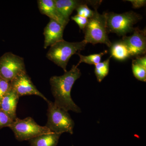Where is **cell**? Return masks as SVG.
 I'll list each match as a JSON object with an SVG mask.
<instances>
[{"mask_svg": "<svg viewBox=\"0 0 146 146\" xmlns=\"http://www.w3.org/2000/svg\"><path fill=\"white\" fill-rule=\"evenodd\" d=\"M78 65H73L70 70L61 76H53L50 79L54 104L67 110L80 113L81 109L73 101L71 91L74 83L80 78L81 73Z\"/></svg>", "mask_w": 146, "mask_h": 146, "instance_id": "obj_1", "label": "cell"}, {"mask_svg": "<svg viewBox=\"0 0 146 146\" xmlns=\"http://www.w3.org/2000/svg\"><path fill=\"white\" fill-rule=\"evenodd\" d=\"M94 16L88 19V22L83 30L84 41L92 44H102L110 47L112 44L108 36L106 24V12L99 13L97 9H94Z\"/></svg>", "mask_w": 146, "mask_h": 146, "instance_id": "obj_2", "label": "cell"}, {"mask_svg": "<svg viewBox=\"0 0 146 146\" xmlns=\"http://www.w3.org/2000/svg\"><path fill=\"white\" fill-rule=\"evenodd\" d=\"M86 44L84 40L70 42L63 40L51 46L47 52L46 57L62 68L64 72H67L66 68L71 56L84 50Z\"/></svg>", "mask_w": 146, "mask_h": 146, "instance_id": "obj_3", "label": "cell"}, {"mask_svg": "<svg viewBox=\"0 0 146 146\" xmlns=\"http://www.w3.org/2000/svg\"><path fill=\"white\" fill-rule=\"evenodd\" d=\"M47 102L48 121L45 126L54 133L73 134L75 124L68 111L58 107L50 101Z\"/></svg>", "mask_w": 146, "mask_h": 146, "instance_id": "obj_4", "label": "cell"}, {"mask_svg": "<svg viewBox=\"0 0 146 146\" xmlns=\"http://www.w3.org/2000/svg\"><path fill=\"white\" fill-rule=\"evenodd\" d=\"M106 24L108 33H113L120 36H125L133 31V25L141 20L142 17L133 11L122 13H106Z\"/></svg>", "mask_w": 146, "mask_h": 146, "instance_id": "obj_5", "label": "cell"}, {"mask_svg": "<svg viewBox=\"0 0 146 146\" xmlns=\"http://www.w3.org/2000/svg\"><path fill=\"white\" fill-rule=\"evenodd\" d=\"M9 127L19 141H29L39 135L52 132L46 127L42 126L36 123L31 117L23 119L17 117Z\"/></svg>", "mask_w": 146, "mask_h": 146, "instance_id": "obj_6", "label": "cell"}, {"mask_svg": "<svg viewBox=\"0 0 146 146\" xmlns=\"http://www.w3.org/2000/svg\"><path fill=\"white\" fill-rule=\"evenodd\" d=\"M26 71L23 58L10 52L5 53L0 57V76L7 81H11Z\"/></svg>", "mask_w": 146, "mask_h": 146, "instance_id": "obj_7", "label": "cell"}, {"mask_svg": "<svg viewBox=\"0 0 146 146\" xmlns=\"http://www.w3.org/2000/svg\"><path fill=\"white\" fill-rule=\"evenodd\" d=\"M11 89L18 97L29 95H36L42 98L47 102L48 100L36 89L27 74L26 71L23 72L15 77L10 81Z\"/></svg>", "mask_w": 146, "mask_h": 146, "instance_id": "obj_8", "label": "cell"}, {"mask_svg": "<svg viewBox=\"0 0 146 146\" xmlns=\"http://www.w3.org/2000/svg\"><path fill=\"white\" fill-rule=\"evenodd\" d=\"M133 32L131 36H123L121 41L127 47L131 56H141L146 53V30L136 28Z\"/></svg>", "mask_w": 146, "mask_h": 146, "instance_id": "obj_9", "label": "cell"}, {"mask_svg": "<svg viewBox=\"0 0 146 146\" xmlns=\"http://www.w3.org/2000/svg\"><path fill=\"white\" fill-rule=\"evenodd\" d=\"M56 6L59 13L67 23L73 11L82 4L92 5L94 9L98 8L102 1H77V0H54Z\"/></svg>", "mask_w": 146, "mask_h": 146, "instance_id": "obj_10", "label": "cell"}, {"mask_svg": "<svg viewBox=\"0 0 146 146\" xmlns=\"http://www.w3.org/2000/svg\"><path fill=\"white\" fill-rule=\"evenodd\" d=\"M65 27L57 21L50 19L49 22L44 29L45 40L44 48H47L48 47H50L64 40L63 34Z\"/></svg>", "mask_w": 146, "mask_h": 146, "instance_id": "obj_11", "label": "cell"}, {"mask_svg": "<svg viewBox=\"0 0 146 146\" xmlns=\"http://www.w3.org/2000/svg\"><path fill=\"white\" fill-rule=\"evenodd\" d=\"M37 1L38 8L42 14L57 21L64 27L68 25V23L58 10L54 0H38Z\"/></svg>", "mask_w": 146, "mask_h": 146, "instance_id": "obj_12", "label": "cell"}, {"mask_svg": "<svg viewBox=\"0 0 146 146\" xmlns=\"http://www.w3.org/2000/svg\"><path fill=\"white\" fill-rule=\"evenodd\" d=\"M19 98L11 88L4 96L0 103V109L13 121L17 118L16 111Z\"/></svg>", "mask_w": 146, "mask_h": 146, "instance_id": "obj_13", "label": "cell"}, {"mask_svg": "<svg viewBox=\"0 0 146 146\" xmlns=\"http://www.w3.org/2000/svg\"><path fill=\"white\" fill-rule=\"evenodd\" d=\"M61 134L51 132L29 140L30 146H56Z\"/></svg>", "mask_w": 146, "mask_h": 146, "instance_id": "obj_14", "label": "cell"}, {"mask_svg": "<svg viewBox=\"0 0 146 146\" xmlns=\"http://www.w3.org/2000/svg\"><path fill=\"white\" fill-rule=\"evenodd\" d=\"M110 48V56L117 60L122 61L131 56L127 47L122 41L112 44Z\"/></svg>", "mask_w": 146, "mask_h": 146, "instance_id": "obj_15", "label": "cell"}, {"mask_svg": "<svg viewBox=\"0 0 146 146\" xmlns=\"http://www.w3.org/2000/svg\"><path fill=\"white\" fill-rule=\"evenodd\" d=\"M111 58L110 56L103 62H100L95 65V74L98 82H101L108 75L109 72L110 61Z\"/></svg>", "mask_w": 146, "mask_h": 146, "instance_id": "obj_16", "label": "cell"}, {"mask_svg": "<svg viewBox=\"0 0 146 146\" xmlns=\"http://www.w3.org/2000/svg\"><path fill=\"white\" fill-rule=\"evenodd\" d=\"M107 51H105L104 52H102L98 54H96L89 55L88 56L82 55L79 52L77 54L80 57V60L78 65H79L82 63H84L89 65H96L101 62V60L103 56L107 53Z\"/></svg>", "mask_w": 146, "mask_h": 146, "instance_id": "obj_17", "label": "cell"}, {"mask_svg": "<svg viewBox=\"0 0 146 146\" xmlns=\"http://www.w3.org/2000/svg\"><path fill=\"white\" fill-rule=\"evenodd\" d=\"M132 70L133 76L138 80L146 82V68L141 65L132 63Z\"/></svg>", "mask_w": 146, "mask_h": 146, "instance_id": "obj_18", "label": "cell"}, {"mask_svg": "<svg viewBox=\"0 0 146 146\" xmlns=\"http://www.w3.org/2000/svg\"><path fill=\"white\" fill-rule=\"evenodd\" d=\"M76 10L77 12V15L87 19L91 18L94 15V11L90 9L86 4L80 5Z\"/></svg>", "mask_w": 146, "mask_h": 146, "instance_id": "obj_19", "label": "cell"}, {"mask_svg": "<svg viewBox=\"0 0 146 146\" xmlns=\"http://www.w3.org/2000/svg\"><path fill=\"white\" fill-rule=\"evenodd\" d=\"M11 89L10 82L7 81L0 76V103L4 96Z\"/></svg>", "mask_w": 146, "mask_h": 146, "instance_id": "obj_20", "label": "cell"}, {"mask_svg": "<svg viewBox=\"0 0 146 146\" xmlns=\"http://www.w3.org/2000/svg\"><path fill=\"white\" fill-rule=\"evenodd\" d=\"M13 121L5 112L0 109V129L5 127H9Z\"/></svg>", "mask_w": 146, "mask_h": 146, "instance_id": "obj_21", "label": "cell"}, {"mask_svg": "<svg viewBox=\"0 0 146 146\" xmlns=\"http://www.w3.org/2000/svg\"><path fill=\"white\" fill-rule=\"evenodd\" d=\"M72 20L76 22L80 29L83 30L85 28L88 22V19L84 18L78 15L72 17Z\"/></svg>", "mask_w": 146, "mask_h": 146, "instance_id": "obj_22", "label": "cell"}, {"mask_svg": "<svg viewBox=\"0 0 146 146\" xmlns=\"http://www.w3.org/2000/svg\"><path fill=\"white\" fill-rule=\"evenodd\" d=\"M125 1H127L131 3L134 9L141 8L145 5L146 3L145 0H127Z\"/></svg>", "mask_w": 146, "mask_h": 146, "instance_id": "obj_23", "label": "cell"}, {"mask_svg": "<svg viewBox=\"0 0 146 146\" xmlns=\"http://www.w3.org/2000/svg\"><path fill=\"white\" fill-rule=\"evenodd\" d=\"M132 63H136L138 65L143 66L146 68V56H137L134 60H132Z\"/></svg>", "mask_w": 146, "mask_h": 146, "instance_id": "obj_24", "label": "cell"}]
</instances>
